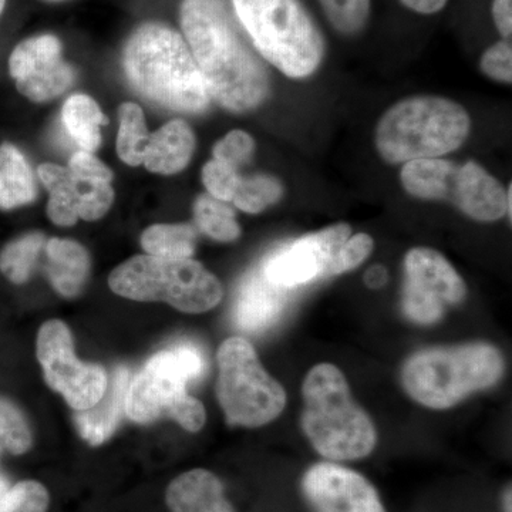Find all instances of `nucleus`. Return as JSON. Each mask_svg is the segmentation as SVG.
<instances>
[{
  "instance_id": "nucleus-1",
  "label": "nucleus",
  "mask_w": 512,
  "mask_h": 512,
  "mask_svg": "<svg viewBox=\"0 0 512 512\" xmlns=\"http://www.w3.org/2000/svg\"><path fill=\"white\" fill-rule=\"evenodd\" d=\"M181 29L208 96L232 113L258 109L271 93L268 70L225 0H183Z\"/></svg>"
},
{
  "instance_id": "nucleus-2",
  "label": "nucleus",
  "mask_w": 512,
  "mask_h": 512,
  "mask_svg": "<svg viewBox=\"0 0 512 512\" xmlns=\"http://www.w3.org/2000/svg\"><path fill=\"white\" fill-rule=\"evenodd\" d=\"M123 67L131 86L158 106L187 114L210 106L190 47L168 26L151 22L134 30L124 47Z\"/></svg>"
},
{
  "instance_id": "nucleus-3",
  "label": "nucleus",
  "mask_w": 512,
  "mask_h": 512,
  "mask_svg": "<svg viewBox=\"0 0 512 512\" xmlns=\"http://www.w3.org/2000/svg\"><path fill=\"white\" fill-rule=\"evenodd\" d=\"M302 396V430L320 456L338 463L372 454L377 444L375 424L353 399L338 367L330 363L312 367L303 380Z\"/></svg>"
},
{
  "instance_id": "nucleus-4",
  "label": "nucleus",
  "mask_w": 512,
  "mask_h": 512,
  "mask_svg": "<svg viewBox=\"0 0 512 512\" xmlns=\"http://www.w3.org/2000/svg\"><path fill=\"white\" fill-rule=\"evenodd\" d=\"M470 131V114L457 101L430 94L407 97L377 123V153L389 164L440 158L463 146Z\"/></svg>"
},
{
  "instance_id": "nucleus-5",
  "label": "nucleus",
  "mask_w": 512,
  "mask_h": 512,
  "mask_svg": "<svg viewBox=\"0 0 512 512\" xmlns=\"http://www.w3.org/2000/svg\"><path fill=\"white\" fill-rule=\"evenodd\" d=\"M207 360L200 346L180 342L148 359L131 376L126 414L134 423L150 424L170 417L183 429L197 433L207 421L204 404L187 392L188 383L204 375Z\"/></svg>"
},
{
  "instance_id": "nucleus-6",
  "label": "nucleus",
  "mask_w": 512,
  "mask_h": 512,
  "mask_svg": "<svg viewBox=\"0 0 512 512\" xmlns=\"http://www.w3.org/2000/svg\"><path fill=\"white\" fill-rule=\"evenodd\" d=\"M504 372L500 350L490 343H468L414 353L403 365L402 382L417 403L444 410L470 394L490 389Z\"/></svg>"
},
{
  "instance_id": "nucleus-7",
  "label": "nucleus",
  "mask_w": 512,
  "mask_h": 512,
  "mask_svg": "<svg viewBox=\"0 0 512 512\" xmlns=\"http://www.w3.org/2000/svg\"><path fill=\"white\" fill-rule=\"evenodd\" d=\"M235 16L266 62L291 79L319 69L325 40L299 0H232Z\"/></svg>"
},
{
  "instance_id": "nucleus-8",
  "label": "nucleus",
  "mask_w": 512,
  "mask_h": 512,
  "mask_svg": "<svg viewBox=\"0 0 512 512\" xmlns=\"http://www.w3.org/2000/svg\"><path fill=\"white\" fill-rule=\"evenodd\" d=\"M111 291L138 302H167L185 313L211 311L222 301L220 279L192 258L137 255L109 276Z\"/></svg>"
},
{
  "instance_id": "nucleus-9",
  "label": "nucleus",
  "mask_w": 512,
  "mask_h": 512,
  "mask_svg": "<svg viewBox=\"0 0 512 512\" xmlns=\"http://www.w3.org/2000/svg\"><path fill=\"white\" fill-rule=\"evenodd\" d=\"M217 359V397L228 424L255 429L281 416L285 389L266 372L247 339L224 340Z\"/></svg>"
},
{
  "instance_id": "nucleus-10",
  "label": "nucleus",
  "mask_w": 512,
  "mask_h": 512,
  "mask_svg": "<svg viewBox=\"0 0 512 512\" xmlns=\"http://www.w3.org/2000/svg\"><path fill=\"white\" fill-rule=\"evenodd\" d=\"M36 355L46 383L62 394L74 412L90 409L106 392V369L77 359L72 333L62 320L43 323L37 333Z\"/></svg>"
},
{
  "instance_id": "nucleus-11",
  "label": "nucleus",
  "mask_w": 512,
  "mask_h": 512,
  "mask_svg": "<svg viewBox=\"0 0 512 512\" xmlns=\"http://www.w3.org/2000/svg\"><path fill=\"white\" fill-rule=\"evenodd\" d=\"M404 271L403 313L419 325L439 322L448 305L466 299V282L436 249H410L404 258Z\"/></svg>"
},
{
  "instance_id": "nucleus-12",
  "label": "nucleus",
  "mask_w": 512,
  "mask_h": 512,
  "mask_svg": "<svg viewBox=\"0 0 512 512\" xmlns=\"http://www.w3.org/2000/svg\"><path fill=\"white\" fill-rule=\"evenodd\" d=\"M352 235L346 222L295 239L276 249L261 265L265 278L279 288L293 289L328 276L329 266L343 242Z\"/></svg>"
},
{
  "instance_id": "nucleus-13",
  "label": "nucleus",
  "mask_w": 512,
  "mask_h": 512,
  "mask_svg": "<svg viewBox=\"0 0 512 512\" xmlns=\"http://www.w3.org/2000/svg\"><path fill=\"white\" fill-rule=\"evenodd\" d=\"M9 74L16 89L33 103L59 97L74 83L72 64L63 59V46L55 35L32 36L13 49Z\"/></svg>"
},
{
  "instance_id": "nucleus-14",
  "label": "nucleus",
  "mask_w": 512,
  "mask_h": 512,
  "mask_svg": "<svg viewBox=\"0 0 512 512\" xmlns=\"http://www.w3.org/2000/svg\"><path fill=\"white\" fill-rule=\"evenodd\" d=\"M37 175L49 192L47 217L59 227H72L79 220H101L116 197L111 183L77 177L62 165H39Z\"/></svg>"
},
{
  "instance_id": "nucleus-15",
  "label": "nucleus",
  "mask_w": 512,
  "mask_h": 512,
  "mask_svg": "<svg viewBox=\"0 0 512 512\" xmlns=\"http://www.w3.org/2000/svg\"><path fill=\"white\" fill-rule=\"evenodd\" d=\"M301 488L313 512H386L375 485L352 468L333 461L309 467Z\"/></svg>"
},
{
  "instance_id": "nucleus-16",
  "label": "nucleus",
  "mask_w": 512,
  "mask_h": 512,
  "mask_svg": "<svg viewBox=\"0 0 512 512\" xmlns=\"http://www.w3.org/2000/svg\"><path fill=\"white\" fill-rule=\"evenodd\" d=\"M286 303L288 289L271 284L259 266L239 284L232 306V320L242 332L259 335L281 319Z\"/></svg>"
},
{
  "instance_id": "nucleus-17",
  "label": "nucleus",
  "mask_w": 512,
  "mask_h": 512,
  "mask_svg": "<svg viewBox=\"0 0 512 512\" xmlns=\"http://www.w3.org/2000/svg\"><path fill=\"white\" fill-rule=\"evenodd\" d=\"M451 202L480 222L498 221L507 215V190L476 161L458 167Z\"/></svg>"
},
{
  "instance_id": "nucleus-18",
  "label": "nucleus",
  "mask_w": 512,
  "mask_h": 512,
  "mask_svg": "<svg viewBox=\"0 0 512 512\" xmlns=\"http://www.w3.org/2000/svg\"><path fill=\"white\" fill-rule=\"evenodd\" d=\"M131 372L127 367L114 370L103 397L87 410L74 412V424L90 446H100L116 433L126 414V397Z\"/></svg>"
},
{
  "instance_id": "nucleus-19",
  "label": "nucleus",
  "mask_w": 512,
  "mask_h": 512,
  "mask_svg": "<svg viewBox=\"0 0 512 512\" xmlns=\"http://www.w3.org/2000/svg\"><path fill=\"white\" fill-rule=\"evenodd\" d=\"M165 504L171 512H237L220 478L204 468L175 477L165 491Z\"/></svg>"
},
{
  "instance_id": "nucleus-20",
  "label": "nucleus",
  "mask_w": 512,
  "mask_h": 512,
  "mask_svg": "<svg viewBox=\"0 0 512 512\" xmlns=\"http://www.w3.org/2000/svg\"><path fill=\"white\" fill-rule=\"evenodd\" d=\"M197 148V138L190 124L184 120H171L150 134L143 164L150 173L174 175L191 163Z\"/></svg>"
},
{
  "instance_id": "nucleus-21",
  "label": "nucleus",
  "mask_w": 512,
  "mask_h": 512,
  "mask_svg": "<svg viewBox=\"0 0 512 512\" xmlns=\"http://www.w3.org/2000/svg\"><path fill=\"white\" fill-rule=\"evenodd\" d=\"M45 274L55 291L64 298H76L82 293L90 269L87 249L72 239L52 238L45 245Z\"/></svg>"
},
{
  "instance_id": "nucleus-22",
  "label": "nucleus",
  "mask_w": 512,
  "mask_h": 512,
  "mask_svg": "<svg viewBox=\"0 0 512 512\" xmlns=\"http://www.w3.org/2000/svg\"><path fill=\"white\" fill-rule=\"evenodd\" d=\"M458 165L443 158H420L404 163L400 180L407 194L419 200L451 201Z\"/></svg>"
},
{
  "instance_id": "nucleus-23",
  "label": "nucleus",
  "mask_w": 512,
  "mask_h": 512,
  "mask_svg": "<svg viewBox=\"0 0 512 512\" xmlns=\"http://www.w3.org/2000/svg\"><path fill=\"white\" fill-rule=\"evenodd\" d=\"M37 197L35 174L15 144H0V210L32 204Z\"/></svg>"
},
{
  "instance_id": "nucleus-24",
  "label": "nucleus",
  "mask_w": 512,
  "mask_h": 512,
  "mask_svg": "<svg viewBox=\"0 0 512 512\" xmlns=\"http://www.w3.org/2000/svg\"><path fill=\"white\" fill-rule=\"evenodd\" d=\"M62 121L67 133L80 150L94 151L101 146V127L109 120L104 116L97 101L87 94H73L64 101Z\"/></svg>"
},
{
  "instance_id": "nucleus-25",
  "label": "nucleus",
  "mask_w": 512,
  "mask_h": 512,
  "mask_svg": "<svg viewBox=\"0 0 512 512\" xmlns=\"http://www.w3.org/2000/svg\"><path fill=\"white\" fill-rule=\"evenodd\" d=\"M46 242L42 232H29L8 242L0 251V272L12 284H26L35 274Z\"/></svg>"
},
{
  "instance_id": "nucleus-26",
  "label": "nucleus",
  "mask_w": 512,
  "mask_h": 512,
  "mask_svg": "<svg viewBox=\"0 0 512 512\" xmlns=\"http://www.w3.org/2000/svg\"><path fill=\"white\" fill-rule=\"evenodd\" d=\"M141 247L147 255L160 258H191L197 244V231L190 224H156L141 234Z\"/></svg>"
},
{
  "instance_id": "nucleus-27",
  "label": "nucleus",
  "mask_w": 512,
  "mask_h": 512,
  "mask_svg": "<svg viewBox=\"0 0 512 512\" xmlns=\"http://www.w3.org/2000/svg\"><path fill=\"white\" fill-rule=\"evenodd\" d=\"M119 133H117L116 150L120 160L131 167L143 164L148 133L144 111L136 103H123L119 109Z\"/></svg>"
},
{
  "instance_id": "nucleus-28",
  "label": "nucleus",
  "mask_w": 512,
  "mask_h": 512,
  "mask_svg": "<svg viewBox=\"0 0 512 512\" xmlns=\"http://www.w3.org/2000/svg\"><path fill=\"white\" fill-rule=\"evenodd\" d=\"M194 220L202 234L218 242H234L241 237L235 211L228 202L215 200L211 195L202 194L195 200Z\"/></svg>"
},
{
  "instance_id": "nucleus-29",
  "label": "nucleus",
  "mask_w": 512,
  "mask_h": 512,
  "mask_svg": "<svg viewBox=\"0 0 512 512\" xmlns=\"http://www.w3.org/2000/svg\"><path fill=\"white\" fill-rule=\"evenodd\" d=\"M284 195V185L268 174L247 175L239 178L232 204L247 214H259L276 204Z\"/></svg>"
},
{
  "instance_id": "nucleus-30",
  "label": "nucleus",
  "mask_w": 512,
  "mask_h": 512,
  "mask_svg": "<svg viewBox=\"0 0 512 512\" xmlns=\"http://www.w3.org/2000/svg\"><path fill=\"white\" fill-rule=\"evenodd\" d=\"M33 446L28 419L15 403L0 397V453H28Z\"/></svg>"
},
{
  "instance_id": "nucleus-31",
  "label": "nucleus",
  "mask_w": 512,
  "mask_h": 512,
  "mask_svg": "<svg viewBox=\"0 0 512 512\" xmlns=\"http://www.w3.org/2000/svg\"><path fill=\"white\" fill-rule=\"evenodd\" d=\"M330 25L345 36H355L366 28L370 0H319Z\"/></svg>"
},
{
  "instance_id": "nucleus-32",
  "label": "nucleus",
  "mask_w": 512,
  "mask_h": 512,
  "mask_svg": "<svg viewBox=\"0 0 512 512\" xmlns=\"http://www.w3.org/2000/svg\"><path fill=\"white\" fill-rule=\"evenodd\" d=\"M49 503L45 485L37 481H20L10 488L0 504V512H46Z\"/></svg>"
},
{
  "instance_id": "nucleus-33",
  "label": "nucleus",
  "mask_w": 512,
  "mask_h": 512,
  "mask_svg": "<svg viewBox=\"0 0 512 512\" xmlns=\"http://www.w3.org/2000/svg\"><path fill=\"white\" fill-rule=\"evenodd\" d=\"M202 184L208 195L215 200L231 202L237 191L239 175L237 168L212 158L202 168Z\"/></svg>"
},
{
  "instance_id": "nucleus-34",
  "label": "nucleus",
  "mask_w": 512,
  "mask_h": 512,
  "mask_svg": "<svg viewBox=\"0 0 512 512\" xmlns=\"http://www.w3.org/2000/svg\"><path fill=\"white\" fill-rule=\"evenodd\" d=\"M373 238L367 234L350 235L336 252L329 266L328 276L342 275L353 271L372 255Z\"/></svg>"
},
{
  "instance_id": "nucleus-35",
  "label": "nucleus",
  "mask_w": 512,
  "mask_h": 512,
  "mask_svg": "<svg viewBox=\"0 0 512 512\" xmlns=\"http://www.w3.org/2000/svg\"><path fill=\"white\" fill-rule=\"evenodd\" d=\"M255 153V140L247 131H229L212 150L215 160L238 168L247 164Z\"/></svg>"
},
{
  "instance_id": "nucleus-36",
  "label": "nucleus",
  "mask_w": 512,
  "mask_h": 512,
  "mask_svg": "<svg viewBox=\"0 0 512 512\" xmlns=\"http://www.w3.org/2000/svg\"><path fill=\"white\" fill-rule=\"evenodd\" d=\"M481 72L495 82L512 83V47L510 40L495 43L481 56Z\"/></svg>"
},
{
  "instance_id": "nucleus-37",
  "label": "nucleus",
  "mask_w": 512,
  "mask_h": 512,
  "mask_svg": "<svg viewBox=\"0 0 512 512\" xmlns=\"http://www.w3.org/2000/svg\"><path fill=\"white\" fill-rule=\"evenodd\" d=\"M67 168H69L74 175H77V177L87 178V180L111 183L114 178L113 171H111L103 161L94 156V153H89V151H76V153L70 157Z\"/></svg>"
},
{
  "instance_id": "nucleus-38",
  "label": "nucleus",
  "mask_w": 512,
  "mask_h": 512,
  "mask_svg": "<svg viewBox=\"0 0 512 512\" xmlns=\"http://www.w3.org/2000/svg\"><path fill=\"white\" fill-rule=\"evenodd\" d=\"M493 19L505 40L512 35V0H493Z\"/></svg>"
},
{
  "instance_id": "nucleus-39",
  "label": "nucleus",
  "mask_w": 512,
  "mask_h": 512,
  "mask_svg": "<svg viewBox=\"0 0 512 512\" xmlns=\"http://www.w3.org/2000/svg\"><path fill=\"white\" fill-rule=\"evenodd\" d=\"M406 8L421 15H433L447 5L448 0H400Z\"/></svg>"
},
{
  "instance_id": "nucleus-40",
  "label": "nucleus",
  "mask_w": 512,
  "mask_h": 512,
  "mask_svg": "<svg viewBox=\"0 0 512 512\" xmlns=\"http://www.w3.org/2000/svg\"><path fill=\"white\" fill-rule=\"evenodd\" d=\"M387 279L386 269L382 268V266H375V268L370 269L366 275V284L370 286V288H379L382 286Z\"/></svg>"
},
{
  "instance_id": "nucleus-41",
  "label": "nucleus",
  "mask_w": 512,
  "mask_h": 512,
  "mask_svg": "<svg viewBox=\"0 0 512 512\" xmlns=\"http://www.w3.org/2000/svg\"><path fill=\"white\" fill-rule=\"evenodd\" d=\"M10 488L12 487H9V483L6 481V478L0 474V504H2V501L5 500V497L8 495Z\"/></svg>"
},
{
  "instance_id": "nucleus-42",
  "label": "nucleus",
  "mask_w": 512,
  "mask_h": 512,
  "mask_svg": "<svg viewBox=\"0 0 512 512\" xmlns=\"http://www.w3.org/2000/svg\"><path fill=\"white\" fill-rule=\"evenodd\" d=\"M511 495H512L511 487H508L504 493V500H503L504 512H512V510H511Z\"/></svg>"
},
{
  "instance_id": "nucleus-43",
  "label": "nucleus",
  "mask_w": 512,
  "mask_h": 512,
  "mask_svg": "<svg viewBox=\"0 0 512 512\" xmlns=\"http://www.w3.org/2000/svg\"><path fill=\"white\" fill-rule=\"evenodd\" d=\"M512 190H511V184L508 185V190H507V215H508V218H510L511 220V208H512Z\"/></svg>"
},
{
  "instance_id": "nucleus-44",
  "label": "nucleus",
  "mask_w": 512,
  "mask_h": 512,
  "mask_svg": "<svg viewBox=\"0 0 512 512\" xmlns=\"http://www.w3.org/2000/svg\"><path fill=\"white\" fill-rule=\"evenodd\" d=\"M6 2H8V0H0V16L5 12Z\"/></svg>"
},
{
  "instance_id": "nucleus-45",
  "label": "nucleus",
  "mask_w": 512,
  "mask_h": 512,
  "mask_svg": "<svg viewBox=\"0 0 512 512\" xmlns=\"http://www.w3.org/2000/svg\"><path fill=\"white\" fill-rule=\"evenodd\" d=\"M43 2H47V3H57V2H63V0H43Z\"/></svg>"
}]
</instances>
